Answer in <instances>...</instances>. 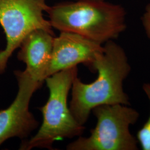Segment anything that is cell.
I'll return each mask as SVG.
<instances>
[{"label":"cell","instance_id":"7a4b0ae2","mask_svg":"<svg viewBox=\"0 0 150 150\" xmlns=\"http://www.w3.org/2000/svg\"><path fill=\"white\" fill-rule=\"evenodd\" d=\"M46 12L53 28L101 45L117 38L126 28L123 7L104 0L64 2L50 6Z\"/></svg>","mask_w":150,"mask_h":150},{"label":"cell","instance_id":"277c9868","mask_svg":"<svg viewBox=\"0 0 150 150\" xmlns=\"http://www.w3.org/2000/svg\"><path fill=\"white\" fill-rule=\"evenodd\" d=\"M130 105H104L94 108L95 127L87 137H80L67 146L68 150H137L138 141L130 131L139 118Z\"/></svg>","mask_w":150,"mask_h":150},{"label":"cell","instance_id":"5b68a950","mask_svg":"<svg viewBox=\"0 0 150 150\" xmlns=\"http://www.w3.org/2000/svg\"><path fill=\"white\" fill-rule=\"evenodd\" d=\"M48 0H0V25L6 38L5 48L0 51V75L8 60L30 32L42 29L54 33L53 27L44 17Z\"/></svg>","mask_w":150,"mask_h":150},{"label":"cell","instance_id":"8992f818","mask_svg":"<svg viewBox=\"0 0 150 150\" xmlns=\"http://www.w3.org/2000/svg\"><path fill=\"white\" fill-rule=\"evenodd\" d=\"M14 74L18 90L10 106L0 110V146L13 137L26 139L38 126L29 106L32 95L43 83L34 79L26 70Z\"/></svg>","mask_w":150,"mask_h":150},{"label":"cell","instance_id":"3957f363","mask_svg":"<svg viewBox=\"0 0 150 150\" xmlns=\"http://www.w3.org/2000/svg\"><path fill=\"white\" fill-rule=\"evenodd\" d=\"M77 75L76 66L61 71L45 79L50 95L46 104L40 108L43 116L42 124L35 136L22 141L20 150L35 148L53 150L55 141L74 138L83 133L84 126L76 120L67 103L69 91Z\"/></svg>","mask_w":150,"mask_h":150},{"label":"cell","instance_id":"6da1fadb","mask_svg":"<svg viewBox=\"0 0 150 150\" xmlns=\"http://www.w3.org/2000/svg\"><path fill=\"white\" fill-rule=\"evenodd\" d=\"M91 69L96 70V80L85 83L76 76L72 85L70 101L71 112L81 125L87 121L95 107L104 105H130L128 95L123 89V82L129 76L131 67L123 48L109 41L103 51L93 63Z\"/></svg>","mask_w":150,"mask_h":150},{"label":"cell","instance_id":"9c48e42d","mask_svg":"<svg viewBox=\"0 0 150 150\" xmlns=\"http://www.w3.org/2000/svg\"><path fill=\"white\" fill-rule=\"evenodd\" d=\"M142 88L150 105V83L144 84ZM136 139L142 150H150V111L148 120L138 131Z\"/></svg>","mask_w":150,"mask_h":150},{"label":"cell","instance_id":"ba28073f","mask_svg":"<svg viewBox=\"0 0 150 150\" xmlns=\"http://www.w3.org/2000/svg\"><path fill=\"white\" fill-rule=\"evenodd\" d=\"M54 33L38 29L30 32L22 41L17 59L26 65L32 77L43 83L51 57Z\"/></svg>","mask_w":150,"mask_h":150},{"label":"cell","instance_id":"52a82bcc","mask_svg":"<svg viewBox=\"0 0 150 150\" xmlns=\"http://www.w3.org/2000/svg\"><path fill=\"white\" fill-rule=\"evenodd\" d=\"M103 51V46L101 44L76 33L61 32L59 36L54 38L52 52L46 72V79L81 64H86L91 68L97 57Z\"/></svg>","mask_w":150,"mask_h":150},{"label":"cell","instance_id":"30bf717a","mask_svg":"<svg viewBox=\"0 0 150 150\" xmlns=\"http://www.w3.org/2000/svg\"><path fill=\"white\" fill-rule=\"evenodd\" d=\"M141 21L145 32L150 40V3L146 7L145 12L141 18Z\"/></svg>","mask_w":150,"mask_h":150}]
</instances>
